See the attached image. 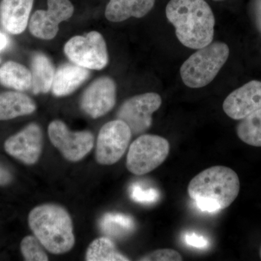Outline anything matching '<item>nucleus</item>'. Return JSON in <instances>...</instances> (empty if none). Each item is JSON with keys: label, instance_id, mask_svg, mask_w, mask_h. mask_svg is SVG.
Segmentation results:
<instances>
[{"label": "nucleus", "instance_id": "24", "mask_svg": "<svg viewBox=\"0 0 261 261\" xmlns=\"http://www.w3.org/2000/svg\"><path fill=\"white\" fill-rule=\"evenodd\" d=\"M129 191L130 198L135 202L147 205L157 202L161 195L158 189L144 186L138 182L130 186Z\"/></svg>", "mask_w": 261, "mask_h": 261}, {"label": "nucleus", "instance_id": "3", "mask_svg": "<svg viewBox=\"0 0 261 261\" xmlns=\"http://www.w3.org/2000/svg\"><path fill=\"white\" fill-rule=\"evenodd\" d=\"M29 225L42 246L51 253H65L74 246L71 218L61 205L44 204L34 207L29 215Z\"/></svg>", "mask_w": 261, "mask_h": 261}, {"label": "nucleus", "instance_id": "28", "mask_svg": "<svg viewBox=\"0 0 261 261\" xmlns=\"http://www.w3.org/2000/svg\"><path fill=\"white\" fill-rule=\"evenodd\" d=\"M8 39L3 33L0 32V51L3 50L8 46Z\"/></svg>", "mask_w": 261, "mask_h": 261}, {"label": "nucleus", "instance_id": "21", "mask_svg": "<svg viewBox=\"0 0 261 261\" xmlns=\"http://www.w3.org/2000/svg\"><path fill=\"white\" fill-rule=\"evenodd\" d=\"M87 261L129 260L117 250L112 240L108 237L96 239L89 245L86 254Z\"/></svg>", "mask_w": 261, "mask_h": 261}, {"label": "nucleus", "instance_id": "22", "mask_svg": "<svg viewBox=\"0 0 261 261\" xmlns=\"http://www.w3.org/2000/svg\"><path fill=\"white\" fill-rule=\"evenodd\" d=\"M237 135L247 145L261 147V108L241 120Z\"/></svg>", "mask_w": 261, "mask_h": 261}, {"label": "nucleus", "instance_id": "4", "mask_svg": "<svg viewBox=\"0 0 261 261\" xmlns=\"http://www.w3.org/2000/svg\"><path fill=\"white\" fill-rule=\"evenodd\" d=\"M229 48L224 42L211 43L197 49L180 68L182 82L192 89H200L213 82L227 61Z\"/></svg>", "mask_w": 261, "mask_h": 261}, {"label": "nucleus", "instance_id": "20", "mask_svg": "<svg viewBox=\"0 0 261 261\" xmlns=\"http://www.w3.org/2000/svg\"><path fill=\"white\" fill-rule=\"evenodd\" d=\"M101 230L108 238L122 239L133 232L135 228L134 219L123 214H107L100 221Z\"/></svg>", "mask_w": 261, "mask_h": 261}, {"label": "nucleus", "instance_id": "1", "mask_svg": "<svg viewBox=\"0 0 261 261\" xmlns=\"http://www.w3.org/2000/svg\"><path fill=\"white\" fill-rule=\"evenodd\" d=\"M166 15L185 47L199 49L214 40L216 20L205 0H170Z\"/></svg>", "mask_w": 261, "mask_h": 261}, {"label": "nucleus", "instance_id": "9", "mask_svg": "<svg viewBox=\"0 0 261 261\" xmlns=\"http://www.w3.org/2000/svg\"><path fill=\"white\" fill-rule=\"evenodd\" d=\"M51 144L63 157L72 162L84 159L93 148L94 135L88 130L72 132L63 121H53L48 127Z\"/></svg>", "mask_w": 261, "mask_h": 261}, {"label": "nucleus", "instance_id": "17", "mask_svg": "<svg viewBox=\"0 0 261 261\" xmlns=\"http://www.w3.org/2000/svg\"><path fill=\"white\" fill-rule=\"evenodd\" d=\"M36 109L34 100L22 92L9 91L0 93V121L32 114Z\"/></svg>", "mask_w": 261, "mask_h": 261}, {"label": "nucleus", "instance_id": "25", "mask_svg": "<svg viewBox=\"0 0 261 261\" xmlns=\"http://www.w3.org/2000/svg\"><path fill=\"white\" fill-rule=\"evenodd\" d=\"M181 254L172 249H160L154 250L141 257L142 261H180L182 260Z\"/></svg>", "mask_w": 261, "mask_h": 261}, {"label": "nucleus", "instance_id": "7", "mask_svg": "<svg viewBox=\"0 0 261 261\" xmlns=\"http://www.w3.org/2000/svg\"><path fill=\"white\" fill-rule=\"evenodd\" d=\"M161 105L162 98L154 92L134 96L121 105L117 112V119L126 123L132 135H142L152 126V115Z\"/></svg>", "mask_w": 261, "mask_h": 261}, {"label": "nucleus", "instance_id": "15", "mask_svg": "<svg viewBox=\"0 0 261 261\" xmlns=\"http://www.w3.org/2000/svg\"><path fill=\"white\" fill-rule=\"evenodd\" d=\"M90 72L87 68L66 63L56 70L51 91L56 97H64L76 90L89 78Z\"/></svg>", "mask_w": 261, "mask_h": 261}, {"label": "nucleus", "instance_id": "13", "mask_svg": "<svg viewBox=\"0 0 261 261\" xmlns=\"http://www.w3.org/2000/svg\"><path fill=\"white\" fill-rule=\"evenodd\" d=\"M261 108V82L251 81L228 94L223 103L224 113L242 120Z\"/></svg>", "mask_w": 261, "mask_h": 261}, {"label": "nucleus", "instance_id": "11", "mask_svg": "<svg viewBox=\"0 0 261 261\" xmlns=\"http://www.w3.org/2000/svg\"><path fill=\"white\" fill-rule=\"evenodd\" d=\"M116 84L113 79L103 76L94 81L84 91L81 108L93 118L107 114L116 102Z\"/></svg>", "mask_w": 261, "mask_h": 261}, {"label": "nucleus", "instance_id": "29", "mask_svg": "<svg viewBox=\"0 0 261 261\" xmlns=\"http://www.w3.org/2000/svg\"><path fill=\"white\" fill-rule=\"evenodd\" d=\"M260 257L261 259V247H260Z\"/></svg>", "mask_w": 261, "mask_h": 261}, {"label": "nucleus", "instance_id": "19", "mask_svg": "<svg viewBox=\"0 0 261 261\" xmlns=\"http://www.w3.org/2000/svg\"><path fill=\"white\" fill-rule=\"evenodd\" d=\"M32 86L34 94L47 93L51 89L54 80V66L50 60L43 53H36L32 59Z\"/></svg>", "mask_w": 261, "mask_h": 261}, {"label": "nucleus", "instance_id": "14", "mask_svg": "<svg viewBox=\"0 0 261 261\" xmlns=\"http://www.w3.org/2000/svg\"><path fill=\"white\" fill-rule=\"evenodd\" d=\"M34 0H1L0 24L13 35L25 32L30 20Z\"/></svg>", "mask_w": 261, "mask_h": 261}, {"label": "nucleus", "instance_id": "8", "mask_svg": "<svg viewBox=\"0 0 261 261\" xmlns=\"http://www.w3.org/2000/svg\"><path fill=\"white\" fill-rule=\"evenodd\" d=\"M132 133L129 127L119 119L108 122L98 135L96 160L99 164L113 165L126 152Z\"/></svg>", "mask_w": 261, "mask_h": 261}, {"label": "nucleus", "instance_id": "27", "mask_svg": "<svg viewBox=\"0 0 261 261\" xmlns=\"http://www.w3.org/2000/svg\"><path fill=\"white\" fill-rule=\"evenodd\" d=\"M12 181V175L9 171L0 166V186L8 185Z\"/></svg>", "mask_w": 261, "mask_h": 261}, {"label": "nucleus", "instance_id": "23", "mask_svg": "<svg viewBox=\"0 0 261 261\" xmlns=\"http://www.w3.org/2000/svg\"><path fill=\"white\" fill-rule=\"evenodd\" d=\"M42 245L35 236L25 237L20 243V250L25 260L47 261L49 260Z\"/></svg>", "mask_w": 261, "mask_h": 261}, {"label": "nucleus", "instance_id": "30", "mask_svg": "<svg viewBox=\"0 0 261 261\" xmlns=\"http://www.w3.org/2000/svg\"><path fill=\"white\" fill-rule=\"evenodd\" d=\"M215 1H221V0H215Z\"/></svg>", "mask_w": 261, "mask_h": 261}, {"label": "nucleus", "instance_id": "18", "mask_svg": "<svg viewBox=\"0 0 261 261\" xmlns=\"http://www.w3.org/2000/svg\"><path fill=\"white\" fill-rule=\"evenodd\" d=\"M0 84L18 92L29 90L32 86V72L17 62H6L0 66Z\"/></svg>", "mask_w": 261, "mask_h": 261}, {"label": "nucleus", "instance_id": "12", "mask_svg": "<svg viewBox=\"0 0 261 261\" xmlns=\"http://www.w3.org/2000/svg\"><path fill=\"white\" fill-rule=\"evenodd\" d=\"M43 134L37 123H31L5 142V149L10 155L27 165H34L42 153Z\"/></svg>", "mask_w": 261, "mask_h": 261}, {"label": "nucleus", "instance_id": "10", "mask_svg": "<svg viewBox=\"0 0 261 261\" xmlns=\"http://www.w3.org/2000/svg\"><path fill=\"white\" fill-rule=\"evenodd\" d=\"M48 9L39 10L32 15L29 29L34 37L50 40L56 37L61 22L71 18L74 7L70 0H47Z\"/></svg>", "mask_w": 261, "mask_h": 261}, {"label": "nucleus", "instance_id": "5", "mask_svg": "<svg viewBox=\"0 0 261 261\" xmlns=\"http://www.w3.org/2000/svg\"><path fill=\"white\" fill-rule=\"evenodd\" d=\"M170 144L159 135H143L136 139L128 149L126 167L137 176L154 171L167 159Z\"/></svg>", "mask_w": 261, "mask_h": 261}, {"label": "nucleus", "instance_id": "6", "mask_svg": "<svg viewBox=\"0 0 261 261\" xmlns=\"http://www.w3.org/2000/svg\"><path fill=\"white\" fill-rule=\"evenodd\" d=\"M64 51L72 63L89 70H102L109 61L106 41L97 32L71 38Z\"/></svg>", "mask_w": 261, "mask_h": 261}, {"label": "nucleus", "instance_id": "2", "mask_svg": "<svg viewBox=\"0 0 261 261\" xmlns=\"http://www.w3.org/2000/svg\"><path fill=\"white\" fill-rule=\"evenodd\" d=\"M240 190L238 175L231 168L215 166L192 178L187 191L203 212L216 213L227 208L236 200Z\"/></svg>", "mask_w": 261, "mask_h": 261}, {"label": "nucleus", "instance_id": "26", "mask_svg": "<svg viewBox=\"0 0 261 261\" xmlns=\"http://www.w3.org/2000/svg\"><path fill=\"white\" fill-rule=\"evenodd\" d=\"M184 241L188 246L200 250H205L210 246L208 239L204 235L193 231L185 233L184 235Z\"/></svg>", "mask_w": 261, "mask_h": 261}, {"label": "nucleus", "instance_id": "16", "mask_svg": "<svg viewBox=\"0 0 261 261\" xmlns=\"http://www.w3.org/2000/svg\"><path fill=\"white\" fill-rule=\"evenodd\" d=\"M155 0H110L106 7V18L118 23L132 18L145 16L153 8Z\"/></svg>", "mask_w": 261, "mask_h": 261}]
</instances>
